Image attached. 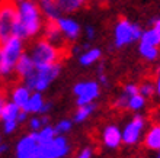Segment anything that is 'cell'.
<instances>
[{
	"label": "cell",
	"mask_w": 160,
	"mask_h": 158,
	"mask_svg": "<svg viewBox=\"0 0 160 158\" xmlns=\"http://www.w3.org/2000/svg\"><path fill=\"white\" fill-rule=\"evenodd\" d=\"M44 16L37 0H25L18 4V23L15 36L23 41L37 38L44 29Z\"/></svg>",
	"instance_id": "1"
},
{
	"label": "cell",
	"mask_w": 160,
	"mask_h": 158,
	"mask_svg": "<svg viewBox=\"0 0 160 158\" xmlns=\"http://www.w3.org/2000/svg\"><path fill=\"white\" fill-rule=\"evenodd\" d=\"M25 52V41L18 36L10 38L6 44L0 45V79H8L15 74L18 60Z\"/></svg>",
	"instance_id": "2"
},
{
	"label": "cell",
	"mask_w": 160,
	"mask_h": 158,
	"mask_svg": "<svg viewBox=\"0 0 160 158\" xmlns=\"http://www.w3.org/2000/svg\"><path fill=\"white\" fill-rule=\"evenodd\" d=\"M68 51L61 50L58 46L52 45L50 42L39 38L34 42V45L29 51L31 58L34 60L35 67H42V65H50V64H58L61 63V60L64 58V55Z\"/></svg>",
	"instance_id": "3"
},
{
	"label": "cell",
	"mask_w": 160,
	"mask_h": 158,
	"mask_svg": "<svg viewBox=\"0 0 160 158\" xmlns=\"http://www.w3.org/2000/svg\"><path fill=\"white\" fill-rule=\"evenodd\" d=\"M18 23V4L12 0L0 2V45L15 36Z\"/></svg>",
	"instance_id": "4"
},
{
	"label": "cell",
	"mask_w": 160,
	"mask_h": 158,
	"mask_svg": "<svg viewBox=\"0 0 160 158\" xmlns=\"http://www.w3.org/2000/svg\"><path fill=\"white\" fill-rule=\"evenodd\" d=\"M143 29L137 23H132L128 19H119L114 28V46L122 48L125 45L140 41Z\"/></svg>",
	"instance_id": "5"
},
{
	"label": "cell",
	"mask_w": 160,
	"mask_h": 158,
	"mask_svg": "<svg viewBox=\"0 0 160 158\" xmlns=\"http://www.w3.org/2000/svg\"><path fill=\"white\" fill-rule=\"evenodd\" d=\"M73 93L76 96V104L84 106V104L95 103V100L101 94V84L93 80H86V81H79L74 84Z\"/></svg>",
	"instance_id": "6"
},
{
	"label": "cell",
	"mask_w": 160,
	"mask_h": 158,
	"mask_svg": "<svg viewBox=\"0 0 160 158\" xmlns=\"http://www.w3.org/2000/svg\"><path fill=\"white\" fill-rule=\"evenodd\" d=\"M70 154V144L64 135H57L52 141L38 145V158H66Z\"/></svg>",
	"instance_id": "7"
},
{
	"label": "cell",
	"mask_w": 160,
	"mask_h": 158,
	"mask_svg": "<svg viewBox=\"0 0 160 158\" xmlns=\"http://www.w3.org/2000/svg\"><path fill=\"white\" fill-rule=\"evenodd\" d=\"M144 128H146V117L141 113H135L122 129V144L128 146L137 145L143 138Z\"/></svg>",
	"instance_id": "8"
},
{
	"label": "cell",
	"mask_w": 160,
	"mask_h": 158,
	"mask_svg": "<svg viewBox=\"0 0 160 158\" xmlns=\"http://www.w3.org/2000/svg\"><path fill=\"white\" fill-rule=\"evenodd\" d=\"M61 73V63L37 67L35 70V92H45Z\"/></svg>",
	"instance_id": "9"
},
{
	"label": "cell",
	"mask_w": 160,
	"mask_h": 158,
	"mask_svg": "<svg viewBox=\"0 0 160 158\" xmlns=\"http://www.w3.org/2000/svg\"><path fill=\"white\" fill-rule=\"evenodd\" d=\"M38 141L34 132L23 135L16 144V158H38Z\"/></svg>",
	"instance_id": "10"
},
{
	"label": "cell",
	"mask_w": 160,
	"mask_h": 158,
	"mask_svg": "<svg viewBox=\"0 0 160 158\" xmlns=\"http://www.w3.org/2000/svg\"><path fill=\"white\" fill-rule=\"evenodd\" d=\"M57 26L60 28L67 44L68 42H76L82 35V26L72 16H64L63 15L60 19H57Z\"/></svg>",
	"instance_id": "11"
},
{
	"label": "cell",
	"mask_w": 160,
	"mask_h": 158,
	"mask_svg": "<svg viewBox=\"0 0 160 158\" xmlns=\"http://www.w3.org/2000/svg\"><path fill=\"white\" fill-rule=\"evenodd\" d=\"M102 144L108 150H117L122 145V129L118 125H106L101 133Z\"/></svg>",
	"instance_id": "12"
},
{
	"label": "cell",
	"mask_w": 160,
	"mask_h": 158,
	"mask_svg": "<svg viewBox=\"0 0 160 158\" xmlns=\"http://www.w3.org/2000/svg\"><path fill=\"white\" fill-rule=\"evenodd\" d=\"M42 38L52 45L67 51V41L64 39L63 33L57 26V22H47L44 25V29H42Z\"/></svg>",
	"instance_id": "13"
},
{
	"label": "cell",
	"mask_w": 160,
	"mask_h": 158,
	"mask_svg": "<svg viewBox=\"0 0 160 158\" xmlns=\"http://www.w3.org/2000/svg\"><path fill=\"white\" fill-rule=\"evenodd\" d=\"M35 70H37V67H35V64H34V60L31 58L29 52H23V54L21 55V58L18 60L16 67H15V74H16V77L22 81V80L26 79L28 75L34 74Z\"/></svg>",
	"instance_id": "14"
},
{
	"label": "cell",
	"mask_w": 160,
	"mask_h": 158,
	"mask_svg": "<svg viewBox=\"0 0 160 158\" xmlns=\"http://www.w3.org/2000/svg\"><path fill=\"white\" fill-rule=\"evenodd\" d=\"M41 9V13L47 22H57V19L63 16V13L57 6L55 0H37Z\"/></svg>",
	"instance_id": "15"
},
{
	"label": "cell",
	"mask_w": 160,
	"mask_h": 158,
	"mask_svg": "<svg viewBox=\"0 0 160 158\" xmlns=\"http://www.w3.org/2000/svg\"><path fill=\"white\" fill-rule=\"evenodd\" d=\"M144 146L150 151H160V123H154L150 126L143 136Z\"/></svg>",
	"instance_id": "16"
},
{
	"label": "cell",
	"mask_w": 160,
	"mask_h": 158,
	"mask_svg": "<svg viewBox=\"0 0 160 158\" xmlns=\"http://www.w3.org/2000/svg\"><path fill=\"white\" fill-rule=\"evenodd\" d=\"M31 94H32V92L21 83V84H18V86H15V87L12 89V92H10V102L22 109L26 103H28Z\"/></svg>",
	"instance_id": "17"
},
{
	"label": "cell",
	"mask_w": 160,
	"mask_h": 158,
	"mask_svg": "<svg viewBox=\"0 0 160 158\" xmlns=\"http://www.w3.org/2000/svg\"><path fill=\"white\" fill-rule=\"evenodd\" d=\"M44 103H45V100H44V97H42V93L32 92L29 100H28V103L22 108V110L26 112L28 115H39Z\"/></svg>",
	"instance_id": "18"
},
{
	"label": "cell",
	"mask_w": 160,
	"mask_h": 158,
	"mask_svg": "<svg viewBox=\"0 0 160 158\" xmlns=\"http://www.w3.org/2000/svg\"><path fill=\"white\" fill-rule=\"evenodd\" d=\"M101 58H102V50L101 48H96V46H92L90 50L83 51L79 55V63H80V65H83V67H90L95 63H98Z\"/></svg>",
	"instance_id": "19"
},
{
	"label": "cell",
	"mask_w": 160,
	"mask_h": 158,
	"mask_svg": "<svg viewBox=\"0 0 160 158\" xmlns=\"http://www.w3.org/2000/svg\"><path fill=\"white\" fill-rule=\"evenodd\" d=\"M57 6L60 7L63 15H72V13L77 12L88 3V0H55Z\"/></svg>",
	"instance_id": "20"
},
{
	"label": "cell",
	"mask_w": 160,
	"mask_h": 158,
	"mask_svg": "<svg viewBox=\"0 0 160 158\" xmlns=\"http://www.w3.org/2000/svg\"><path fill=\"white\" fill-rule=\"evenodd\" d=\"M96 103H90V104H84V106H79L77 110L74 112L73 116V123H83L92 116L95 110H96Z\"/></svg>",
	"instance_id": "21"
},
{
	"label": "cell",
	"mask_w": 160,
	"mask_h": 158,
	"mask_svg": "<svg viewBox=\"0 0 160 158\" xmlns=\"http://www.w3.org/2000/svg\"><path fill=\"white\" fill-rule=\"evenodd\" d=\"M21 113V108L16 106L15 103H12L10 100H8L3 106V110H2V116H0V121L2 122H18V116Z\"/></svg>",
	"instance_id": "22"
},
{
	"label": "cell",
	"mask_w": 160,
	"mask_h": 158,
	"mask_svg": "<svg viewBox=\"0 0 160 158\" xmlns=\"http://www.w3.org/2000/svg\"><path fill=\"white\" fill-rule=\"evenodd\" d=\"M138 52L146 61H157L160 57V48L159 46L146 45L138 42Z\"/></svg>",
	"instance_id": "23"
},
{
	"label": "cell",
	"mask_w": 160,
	"mask_h": 158,
	"mask_svg": "<svg viewBox=\"0 0 160 158\" xmlns=\"http://www.w3.org/2000/svg\"><path fill=\"white\" fill-rule=\"evenodd\" d=\"M138 42L152 46H160V35L153 28H150L147 31H143V35H141Z\"/></svg>",
	"instance_id": "24"
},
{
	"label": "cell",
	"mask_w": 160,
	"mask_h": 158,
	"mask_svg": "<svg viewBox=\"0 0 160 158\" xmlns=\"http://www.w3.org/2000/svg\"><path fill=\"white\" fill-rule=\"evenodd\" d=\"M35 135H37V141H38L39 145L52 141V139L57 136V133H55V131H54V126H51V125H45L41 131H38V132L35 133Z\"/></svg>",
	"instance_id": "25"
},
{
	"label": "cell",
	"mask_w": 160,
	"mask_h": 158,
	"mask_svg": "<svg viewBox=\"0 0 160 158\" xmlns=\"http://www.w3.org/2000/svg\"><path fill=\"white\" fill-rule=\"evenodd\" d=\"M146 103H147V99L143 97L140 93L138 94H135V96L128 97V109L132 110V112H135V113L141 112V110L146 108Z\"/></svg>",
	"instance_id": "26"
},
{
	"label": "cell",
	"mask_w": 160,
	"mask_h": 158,
	"mask_svg": "<svg viewBox=\"0 0 160 158\" xmlns=\"http://www.w3.org/2000/svg\"><path fill=\"white\" fill-rule=\"evenodd\" d=\"M138 93L146 99H150L156 94V90H154V81H143L141 84H138Z\"/></svg>",
	"instance_id": "27"
},
{
	"label": "cell",
	"mask_w": 160,
	"mask_h": 158,
	"mask_svg": "<svg viewBox=\"0 0 160 158\" xmlns=\"http://www.w3.org/2000/svg\"><path fill=\"white\" fill-rule=\"evenodd\" d=\"M73 128V121L70 119H61L57 122V125H54V131L57 135H66L72 131Z\"/></svg>",
	"instance_id": "28"
},
{
	"label": "cell",
	"mask_w": 160,
	"mask_h": 158,
	"mask_svg": "<svg viewBox=\"0 0 160 158\" xmlns=\"http://www.w3.org/2000/svg\"><path fill=\"white\" fill-rule=\"evenodd\" d=\"M28 126H29L31 132H34V133H37L38 131H41V129L44 128L42 121H41V116H31L29 121H28Z\"/></svg>",
	"instance_id": "29"
},
{
	"label": "cell",
	"mask_w": 160,
	"mask_h": 158,
	"mask_svg": "<svg viewBox=\"0 0 160 158\" xmlns=\"http://www.w3.org/2000/svg\"><path fill=\"white\" fill-rule=\"evenodd\" d=\"M112 104H114V108L118 109V110H125V109H128V96L121 93V94L114 100Z\"/></svg>",
	"instance_id": "30"
},
{
	"label": "cell",
	"mask_w": 160,
	"mask_h": 158,
	"mask_svg": "<svg viewBox=\"0 0 160 158\" xmlns=\"http://www.w3.org/2000/svg\"><path fill=\"white\" fill-rule=\"evenodd\" d=\"M122 93H124V94H127L128 97L138 94V84H135V83L125 84V86H124V89H122Z\"/></svg>",
	"instance_id": "31"
},
{
	"label": "cell",
	"mask_w": 160,
	"mask_h": 158,
	"mask_svg": "<svg viewBox=\"0 0 160 158\" xmlns=\"http://www.w3.org/2000/svg\"><path fill=\"white\" fill-rule=\"evenodd\" d=\"M2 123H3V132L6 133V135L13 133L18 129V126H19V123H18L16 121H13V122H2Z\"/></svg>",
	"instance_id": "32"
},
{
	"label": "cell",
	"mask_w": 160,
	"mask_h": 158,
	"mask_svg": "<svg viewBox=\"0 0 160 158\" xmlns=\"http://www.w3.org/2000/svg\"><path fill=\"white\" fill-rule=\"evenodd\" d=\"M83 35H84V38H86V41H88V42H92L93 39L96 38V31H95V28H93V26L88 25V26H84Z\"/></svg>",
	"instance_id": "33"
},
{
	"label": "cell",
	"mask_w": 160,
	"mask_h": 158,
	"mask_svg": "<svg viewBox=\"0 0 160 158\" xmlns=\"http://www.w3.org/2000/svg\"><path fill=\"white\" fill-rule=\"evenodd\" d=\"M92 155H93L92 148H90V146H86V148H83V150L77 154L76 158H92Z\"/></svg>",
	"instance_id": "34"
},
{
	"label": "cell",
	"mask_w": 160,
	"mask_h": 158,
	"mask_svg": "<svg viewBox=\"0 0 160 158\" xmlns=\"http://www.w3.org/2000/svg\"><path fill=\"white\" fill-rule=\"evenodd\" d=\"M98 83L103 86V87H108L109 86V80H108V75L105 73H101V74H98Z\"/></svg>",
	"instance_id": "35"
},
{
	"label": "cell",
	"mask_w": 160,
	"mask_h": 158,
	"mask_svg": "<svg viewBox=\"0 0 160 158\" xmlns=\"http://www.w3.org/2000/svg\"><path fill=\"white\" fill-rule=\"evenodd\" d=\"M51 109H52V102H45L41 109V112H39V115H48L51 112Z\"/></svg>",
	"instance_id": "36"
},
{
	"label": "cell",
	"mask_w": 160,
	"mask_h": 158,
	"mask_svg": "<svg viewBox=\"0 0 160 158\" xmlns=\"http://www.w3.org/2000/svg\"><path fill=\"white\" fill-rule=\"evenodd\" d=\"M28 121H29V115L21 109V113H19V116H18V123L21 125V123H25V122H28Z\"/></svg>",
	"instance_id": "37"
},
{
	"label": "cell",
	"mask_w": 160,
	"mask_h": 158,
	"mask_svg": "<svg viewBox=\"0 0 160 158\" xmlns=\"http://www.w3.org/2000/svg\"><path fill=\"white\" fill-rule=\"evenodd\" d=\"M150 23L153 25V26H152L153 29H154V31H156V32L160 35V17H153Z\"/></svg>",
	"instance_id": "38"
},
{
	"label": "cell",
	"mask_w": 160,
	"mask_h": 158,
	"mask_svg": "<svg viewBox=\"0 0 160 158\" xmlns=\"http://www.w3.org/2000/svg\"><path fill=\"white\" fill-rule=\"evenodd\" d=\"M154 90H156V96L160 99V73L156 74V80H154Z\"/></svg>",
	"instance_id": "39"
},
{
	"label": "cell",
	"mask_w": 160,
	"mask_h": 158,
	"mask_svg": "<svg viewBox=\"0 0 160 158\" xmlns=\"http://www.w3.org/2000/svg\"><path fill=\"white\" fill-rule=\"evenodd\" d=\"M8 100H6V96L4 94H0V116H2V110H3V106Z\"/></svg>",
	"instance_id": "40"
},
{
	"label": "cell",
	"mask_w": 160,
	"mask_h": 158,
	"mask_svg": "<svg viewBox=\"0 0 160 158\" xmlns=\"http://www.w3.org/2000/svg\"><path fill=\"white\" fill-rule=\"evenodd\" d=\"M8 151V145L6 144H0V155H3Z\"/></svg>",
	"instance_id": "41"
},
{
	"label": "cell",
	"mask_w": 160,
	"mask_h": 158,
	"mask_svg": "<svg viewBox=\"0 0 160 158\" xmlns=\"http://www.w3.org/2000/svg\"><path fill=\"white\" fill-rule=\"evenodd\" d=\"M15 4H19V3H22V2H25V0H12Z\"/></svg>",
	"instance_id": "42"
},
{
	"label": "cell",
	"mask_w": 160,
	"mask_h": 158,
	"mask_svg": "<svg viewBox=\"0 0 160 158\" xmlns=\"http://www.w3.org/2000/svg\"><path fill=\"white\" fill-rule=\"evenodd\" d=\"M159 73H160V64L157 65V68H156V74H159Z\"/></svg>",
	"instance_id": "43"
},
{
	"label": "cell",
	"mask_w": 160,
	"mask_h": 158,
	"mask_svg": "<svg viewBox=\"0 0 160 158\" xmlns=\"http://www.w3.org/2000/svg\"><path fill=\"white\" fill-rule=\"evenodd\" d=\"M156 158H160V151H159V155H157V157Z\"/></svg>",
	"instance_id": "44"
},
{
	"label": "cell",
	"mask_w": 160,
	"mask_h": 158,
	"mask_svg": "<svg viewBox=\"0 0 160 158\" xmlns=\"http://www.w3.org/2000/svg\"><path fill=\"white\" fill-rule=\"evenodd\" d=\"M0 144H3V142H2V136H0Z\"/></svg>",
	"instance_id": "45"
},
{
	"label": "cell",
	"mask_w": 160,
	"mask_h": 158,
	"mask_svg": "<svg viewBox=\"0 0 160 158\" xmlns=\"http://www.w3.org/2000/svg\"><path fill=\"white\" fill-rule=\"evenodd\" d=\"M0 94H3V92H2V89H0Z\"/></svg>",
	"instance_id": "46"
},
{
	"label": "cell",
	"mask_w": 160,
	"mask_h": 158,
	"mask_svg": "<svg viewBox=\"0 0 160 158\" xmlns=\"http://www.w3.org/2000/svg\"><path fill=\"white\" fill-rule=\"evenodd\" d=\"M103 2H106V0H103Z\"/></svg>",
	"instance_id": "47"
},
{
	"label": "cell",
	"mask_w": 160,
	"mask_h": 158,
	"mask_svg": "<svg viewBox=\"0 0 160 158\" xmlns=\"http://www.w3.org/2000/svg\"><path fill=\"white\" fill-rule=\"evenodd\" d=\"M0 2H2V0H0Z\"/></svg>",
	"instance_id": "48"
}]
</instances>
